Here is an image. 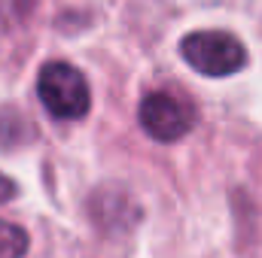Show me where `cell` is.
Segmentation results:
<instances>
[{
  "label": "cell",
  "mask_w": 262,
  "mask_h": 258,
  "mask_svg": "<svg viewBox=\"0 0 262 258\" xmlns=\"http://www.w3.org/2000/svg\"><path fill=\"white\" fill-rule=\"evenodd\" d=\"M180 52L186 64L204 76H232L247 64V49L226 31H195L183 37Z\"/></svg>",
  "instance_id": "obj_1"
},
{
  "label": "cell",
  "mask_w": 262,
  "mask_h": 258,
  "mask_svg": "<svg viewBox=\"0 0 262 258\" xmlns=\"http://www.w3.org/2000/svg\"><path fill=\"white\" fill-rule=\"evenodd\" d=\"M37 94L55 119H82L92 104L85 76L64 61H52L40 70Z\"/></svg>",
  "instance_id": "obj_2"
},
{
  "label": "cell",
  "mask_w": 262,
  "mask_h": 258,
  "mask_svg": "<svg viewBox=\"0 0 262 258\" xmlns=\"http://www.w3.org/2000/svg\"><path fill=\"white\" fill-rule=\"evenodd\" d=\"M140 125L143 131L159 140V143H174L180 140L186 131L192 128V107L174 94H165V91H152L140 100Z\"/></svg>",
  "instance_id": "obj_3"
},
{
  "label": "cell",
  "mask_w": 262,
  "mask_h": 258,
  "mask_svg": "<svg viewBox=\"0 0 262 258\" xmlns=\"http://www.w3.org/2000/svg\"><path fill=\"white\" fill-rule=\"evenodd\" d=\"M28 252V234L25 228L0 219V258H21Z\"/></svg>",
  "instance_id": "obj_4"
},
{
  "label": "cell",
  "mask_w": 262,
  "mask_h": 258,
  "mask_svg": "<svg viewBox=\"0 0 262 258\" xmlns=\"http://www.w3.org/2000/svg\"><path fill=\"white\" fill-rule=\"evenodd\" d=\"M12 194H15V183H12L9 176H3V173H0V203H6Z\"/></svg>",
  "instance_id": "obj_5"
}]
</instances>
